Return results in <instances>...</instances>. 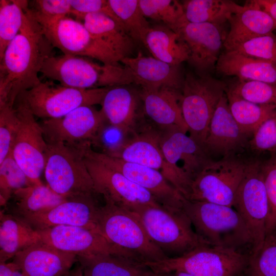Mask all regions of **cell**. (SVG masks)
<instances>
[{
    "instance_id": "obj_6",
    "label": "cell",
    "mask_w": 276,
    "mask_h": 276,
    "mask_svg": "<svg viewBox=\"0 0 276 276\" xmlns=\"http://www.w3.org/2000/svg\"><path fill=\"white\" fill-rule=\"evenodd\" d=\"M97 216V228L111 243L139 256L144 262L168 258L153 242L133 212L104 199Z\"/></svg>"
},
{
    "instance_id": "obj_20",
    "label": "cell",
    "mask_w": 276,
    "mask_h": 276,
    "mask_svg": "<svg viewBox=\"0 0 276 276\" xmlns=\"http://www.w3.org/2000/svg\"><path fill=\"white\" fill-rule=\"evenodd\" d=\"M100 206L94 194L78 195L67 198L48 211L22 219L36 230L66 225L86 227L99 232L97 220Z\"/></svg>"
},
{
    "instance_id": "obj_50",
    "label": "cell",
    "mask_w": 276,
    "mask_h": 276,
    "mask_svg": "<svg viewBox=\"0 0 276 276\" xmlns=\"http://www.w3.org/2000/svg\"><path fill=\"white\" fill-rule=\"evenodd\" d=\"M0 276H25L14 262L0 263Z\"/></svg>"
},
{
    "instance_id": "obj_45",
    "label": "cell",
    "mask_w": 276,
    "mask_h": 276,
    "mask_svg": "<svg viewBox=\"0 0 276 276\" xmlns=\"http://www.w3.org/2000/svg\"><path fill=\"white\" fill-rule=\"evenodd\" d=\"M261 168L269 207L267 235L276 229V155L261 163Z\"/></svg>"
},
{
    "instance_id": "obj_12",
    "label": "cell",
    "mask_w": 276,
    "mask_h": 276,
    "mask_svg": "<svg viewBox=\"0 0 276 276\" xmlns=\"http://www.w3.org/2000/svg\"><path fill=\"white\" fill-rule=\"evenodd\" d=\"M161 134V129L145 121L122 148L112 157L159 171L186 197L191 181L166 161L160 146Z\"/></svg>"
},
{
    "instance_id": "obj_43",
    "label": "cell",
    "mask_w": 276,
    "mask_h": 276,
    "mask_svg": "<svg viewBox=\"0 0 276 276\" xmlns=\"http://www.w3.org/2000/svg\"><path fill=\"white\" fill-rule=\"evenodd\" d=\"M232 51L247 57L276 63V34L272 32L254 38Z\"/></svg>"
},
{
    "instance_id": "obj_28",
    "label": "cell",
    "mask_w": 276,
    "mask_h": 276,
    "mask_svg": "<svg viewBox=\"0 0 276 276\" xmlns=\"http://www.w3.org/2000/svg\"><path fill=\"white\" fill-rule=\"evenodd\" d=\"M216 71L242 81H256L276 85V63L247 57L235 51L222 52Z\"/></svg>"
},
{
    "instance_id": "obj_22",
    "label": "cell",
    "mask_w": 276,
    "mask_h": 276,
    "mask_svg": "<svg viewBox=\"0 0 276 276\" xmlns=\"http://www.w3.org/2000/svg\"><path fill=\"white\" fill-rule=\"evenodd\" d=\"M248 136L233 118L225 93L212 118L203 148L211 158L212 155L223 157L235 154L245 146Z\"/></svg>"
},
{
    "instance_id": "obj_39",
    "label": "cell",
    "mask_w": 276,
    "mask_h": 276,
    "mask_svg": "<svg viewBox=\"0 0 276 276\" xmlns=\"http://www.w3.org/2000/svg\"><path fill=\"white\" fill-rule=\"evenodd\" d=\"M147 18L161 22L174 31L187 21L182 3L175 0H139Z\"/></svg>"
},
{
    "instance_id": "obj_29",
    "label": "cell",
    "mask_w": 276,
    "mask_h": 276,
    "mask_svg": "<svg viewBox=\"0 0 276 276\" xmlns=\"http://www.w3.org/2000/svg\"><path fill=\"white\" fill-rule=\"evenodd\" d=\"M83 276H157L144 262L112 254L77 256Z\"/></svg>"
},
{
    "instance_id": "obj_32",
    "label": "cell",
    "mask_w": 276,
    "mask_h": 276,
    "mask_svg": "<svg viewBox=\"0 0 276 276\" xmlns=\"http://www.w3.org/2000/svg\"><path fill=\"white\" fill-rule=\"evenodd\" d=\"M143 44L153 57L172 65L188 61L189 48L179 33L164 25L150 27Z\"/></svg>"
},
{
    "instance_id": "obj_35",
    "label": "cell",
    "mask_w": 276,
    "mask_h": 276,
    "mask_svg": "<svg viewBox=\"0 0 276 276\" xmlns=\"http://www.w3.org/2000/svg\"><path fill=\"white\" fill-rule=\"evenodd\" d=\"M233 3L226 0H185L181 2L188 22L219 25L227 21Z\"/></svg>"
},
{
    "instance_id": "obj_21",
    "label": "cell",
    "mask_w": 276,
    "mask_h": 276,
    "mask_svg": "<svg viewBox=\"0 0 276 276\" xmlns=\"http://www.w3.org/2000/svg\"><path fill=\"white\" fill-rule=\"evenodd\" d=\"M160 146L167 163L191 182L213 160L201 145L179 129L162 130Z\"/></svg>"
},
{
    "instance_id": "obj_7",
    "label": "cell",
    "mask_w": 276,
    "mask_h": 276,
    "mask_svg": "<svg viewBox=\"0 0 276 276\" xmlns=\"http://www.w3.org/2000/svg\"><path fill=\"white\" fill-rule=\"evenodd\" d=\"M227 86L210 74L187 73L180 92L179 104L189 136L202 146L209 124Z\"/></svg>"
},
{
    "instance_id": "obj_41",
    "label": "cell",
    "mask_w": 276,
    "mask_h": 276,
    "mask_svg": "<svg viewBox=\"0 0 276 276\" xmlns=\"http://www.w3.org/2000/svg\"><path fill=\"white\" fill-rule=\"evenodd\" d=\"M227 88L248 101L276 106V85L260 81L239 80Z\"/></svg>"
},
{
    "instance_id": "obj_4",
    "label": "cell",
    "mask_w": 276,
    "mask_h": 276,
    "mask_svg": "<svg viewBox=\"0 0 276 276\" xmlns=\"http://www.w3.org/2000/svg\"><path fill=\"white\" fill-rule=\"evenodd\" d=\"M40 73L63 86L78 89L112 87L133 83L131 72L125 65L100 64L86 57L71 55L50 57Z\"/></svg>"
},
{
    "instance_id": "obj_47",
    "label": "cell",
    "mask_w": 276,
    "mask_h": 276,
    "mask_svg": "<svg viewBox=\"0 0 276 276\" xmlns=\"http://www.w3.org/2000/svg\"><path fill=\"white\" fill-rule=\"evenodd\" d=\"M34 3L35 8L31 10L38 21L56 20L71 13L69 0H37Z\"/></svg>"
},
{
    "instance_id": "obj_10",
    "label": "cell",
    "mask_w": 276,
    "mask_h": 276,
    "mask_svg": "<svg viewBox=\"0 0 276 276\" xmlns=\"http://www.w3.org/2000/svg\"><path fill=\"white\" fill-rule=\"evenodd\" d=\"M250 162L235 154L212 160L192 180L186 199L233 206Z\"/></svg>"
},
{
    "instance_id": "obj_2",
    "label": "cell",
    "mask_w": 276,
    "mask_h": 276,
    "mask_svg": "<svg viewBox=\"0 0 276 276\" xmlns=\"http://www.w3.org/2000/svg\"><path fill=\"white\" fill-rule=\"evenodd\" d=\"M182 209L196 233L208 245L242 252L248 248L253 250L251 232L233 206L185 199Z\"/></svg>"
},
{
    "instance_id": "obj_31",
    "label": "cell",
    "mask_w": 276,
    "mask_h": 276,
    "mask_svg": "<svg viewBox=\"0 0 276 276\" xmlns=\"http://www.w3.org/2000/svg\"><path fill=\"white\" fill-rule=\"evenodd\" d=\"M40 241L38 232L27 222L1 211L0 263L6 262L19 251Z\"/></svg>"
},
{
    "instance_id": "obj_46",
    "label": "cell",
    "mask_w": 276,
    "mask_h": 276,
    "mask_svg": "<svg viewBox=\"0 0 276 276\" xmlns=\"http://www.w3.org/2000/svg\"><path fill=\"white\" fill-rule=\"evenodd\" d=\"M248 144L257 152L276 151V111L257 128Z\"/></svg>"
},
{
    "instance_id": "obj_5",
    "label": "cell",
    "mask_w": 276,
    "mask_h": 276,
    "mask_svg": "<svg viewBox=\"0 0 276 276\" xmlns=\"http://www.w3.org/2000/svg\"><path fill=\"white\" fill-rule=\"evenodd\" d=\"M249 254L203 245L180 257L144 263L156 274L181 271L193 276H241Z\"/></svg>"
},
{
    "instance_id": "obj_40",
    "label": "cell",
    "mask_w": 276,
    "mask_h": 276,
    "mask_svg": "<svg viewBox=\"0 0 276 276\" xmlns=\"http://www.w3.org/2000/svg\"><path fill=\"white\" fill-rule=\"evenodd\" d=\"M33 184L14 158L12 152L0 163L1 206H6L15 191Z\"/></svg>"
},
{
    "instance_id": "obj_16",
    "label": "cell",
    "mask_w": 276,
    "mask_h": 276,
    "mask_svg": "<svg viewBox=\"0 0 276 276\" xmlns=\"http://www.w3.org/2000/svg\"><path fill=\"white\" fill-rule=\"evenodd\" d=\"M81 147L92 157L146 189L161 205L168 209H182L186 198L159 171L95 151L89 142L82 143Z\"/></svg>"
},
{
    "instance_id": "obj_52",
    "label": "cell",
    "mask_w": 276,
    "mask_h": 276,
    "mask_svg": "<svg viewBox=\"0 0 276 276\" xmlns=\"http://www.w3.org/2000/svg\"><path fill=\"white\" fill-rule=\"evenodd\" d=\"M63 276H83L81 267L79 265L76 268L71 269Z\"/></svg>"
},
{
    "instance_id": "obj_33",
    "label": "cell",
    "mask_w": 276,
    "mask_h": 276,
    "mask_svg": "<svg viewBox=\"0 0 276 276\" xmlns=\"http://www.w3.org/2000/svg\"><path fill=\"white\" fill-rule=\"evenodd\" d=\"M66 198L55 193L48 185L33 184L15 191L10 199L11 206L5 212L23 219L48 211Z\"/></svg>"
},
{
    "instance_id": "obj_8",
    "label": "cell",
    "mask_w": 276,
    "mask_h": 276,
    "mask_svg": "<svg viewBox=\"0 0 276 276\" xmlns=\"http://www.w3.org/2000/svg\"><path fill=\"white\" fill-rule=\"evenodd\" d=\"M47 144L44 174L49 187L65 198L96 194L79 144Z\"/></svg>"
},
{
    "instance_id": "obj_36",
    "label": "cell",
    "mask_w": 276,
    "mask_h": 276,
    "mask_svg": "<svg viewBox=\"0 0 276 276\" xmlns=\"http://www.w3.org/2000/svg\"><path fill=\"white\" fill-rule=\"evenodd\" d=\"M114 13L135 41L143 44L151 26L144 16L139 0H108Z\"/></svg>"
},
{
    "instance_id": "obj_34",
    "label": "cell",
    "mask_w": 276,
    "mask_h": 276,
    "mask_svg": "<svg viewBox=\"0 0 276 276\" xmlns=\"http://www.w3.org/2000/svg\"><path fill=\"white\" fill-rule=\"evenodd\" d=\"M230 111L242 130L249 136L275 111L273 105H261L248 101L226 88Z\"/></svg>"
},
{
    "instance_id": "obj_19",
    "label": "cell",
    "mask_w": 276,
    "mask_h": 276,
    "mask_svg": "<svg viewBox=\"0 0 276 276\" xmlns=\"http://www.w3.org/2000/svg\"><path fill=\"white\" fill-rule=\"evenodd\" d=\"M107 122L101 110L82 106L61 118L44 120L40 126L47 143L74 145L90 142Z\"/></svg>"
},
{
    "instance_id": "obj_24",
    "label": "cell",
    "mask_w": 276,
    "mask_h": 276,
    "mask_svg": "<svg viewBox=\"0 0 276 276\" xmlns=\"http://www.w3.org/2000/svg\"><path fill=\"white\" fill-rule=\"evenodd\" d=\"M227 21L229 30L223 44L225 51L233 50L248 40L276 30V21L248 1L243 6L233 3Z\"/></svg>"
},
{
    "instance_id": "obj_14",
    "label": "cell",
    "mask_w": 276,
    "mask_h": 276,
    "mask_svg": "<svg viewBox=\"0 0 276 276\" xmlns=\"http://www.w3.org/2000/svg\"><path fill=\"white\" fill-rule=\"evenodd\" d=\"M233 207L243 218L251 232L254 240V250L266 236L269 214L260 162H250L237 190Z\"/></svg>"
},
{
    "instance_id": "obj_26",
    "label": "cell",
    "mask_w": 276,
    "mask_h": 276,
    "mask_svg": "<svg viewBox=\"0 0 276 276\" xmlns=\"http://www.w3.org/2000/svg\"><path fill=\"white\" fill-rule=\"evenodd\" d=\"M180 92L168 87L142 88L140 91L145 116L161 130L188 132L179 104Z\"/></svg>"
},
{
    "instance_id": "obj_11",
    "label": "cell",
    "mask_w": 276,
    "mask_h": 276,
    "mask_svg": "<svg viewBox=\"0 0 276 276\" xmlns=\"http://www.w3.org/2000/svg\"><path fill=\"white\" fill-rule=\"evenodd\" d=\"M38 22L53 47L63 54L88 57L105 64L120 65V58L78 20L66 16Z\"/></svg>"
},
{
    "instance_id": "obj_9",
    "label": "cell",
    "mask_w": 276,
    "mask_h": 276,
    "mask_svg": "<svg viewBox=\"0 0 276 276\" xmlns=\"http://www.w3.org/2000/svg\"><path fill=\"white\" fill-rule=\"evenodd\" d=\"M109 88L78 89L56 84L50 80L22 92L16 101L26 106L35 117L56 119L80 106L101 104Z\"/></svg>"
},
{
    "instance_id": "obj_48",
    "label": "cell",
    "mask_w": 276,
    "mask_h": 276,
    "mask_svg": "<svg viewBox=\"0 0 276 276\" xmlns=\"http://www.w3.org/2000/svg\"><path fill=\"white\" fill-rule=\"evenodd\" d=\"M70 3L72 8L71 14L75 16L78 19L83 20L87 14L103 13L120 22L111 9L108 1L70 0Z\"/></svg>"
},
{
    "instance_id": "obj_44",
    "label": "cell",
    "mask_w": 276,
    "mask_h": 276,
    "mask_svg": "<svg viewBox=\"0 0 276 276\" xmlns=\"http://www.w3.org/2000/svg\"><path fill=\"white\" fill-rule=\"evenodd\" d=\"M19 123L14 107L0 106V163L12 152Z\"/></svg>"
},
{
    "instance_id": "obj_30",
    "label": "cell",
    "mask_w": 276,
    "mask_h": 276,
    "mask_svg": "<svg viewBox=\"0 0 276 276\" xmlns=\"http://www.w3.org/2000/svg\"><path fill=\"white\" fill-rule=\"evenodd\" d=\"M83 20L90 33L112 50L121 61L131 57L135 41L120 22L103 13L87 14Z\"/></svg>"
},
{
    "instance_id": "obj_17",
    "label": "cell",
    "mask_w": 276,
    "mask_h": 276,
    "mask_svg": "<svg viewBox=\"0 0 276 276\" xmlns=\"http://www.w3.org/2000/svg\"><path fill=\"white\" fill-rule=\"evenodd\" d=\"M37 231L42 242L77 256L112 254L144 262L135 254L116 245L95 230L60 225Z\"/></svg>"
},
{
    "instance_id": "obj_23",
    "label": "cell",
    "mask_w": 276,
    "mask_h": 276,
    "mask_svg": "<svg viewBox=\"0 0 276 276\" xmlns=\"http://www.w3.org/2000/svg\"><path fill=\"white\" fill-rule=\"evenodd\" d=\"M13 262L25 276H63L77 262V256L40 241L17 253Z\"/></svg>"
},
{
    "instance_id": "obj_37",
    "label": "cell",
    "mask_w": 276,
    "mask_h": 276,
    "mask_svg": "<svg viewBox=\"0 0 276 276\" xmlns=\"http://www.w3.org/2000/svg\"><path fill=\"white\" fill-rule=\"evenodd\" d=\"M26 1H0V60L24 23Z\"/></svg>"
},
{
    "instance_id": "obj_49",
    "label": "cell",
    "mask_w": 276,
    "mask_h": 276,
    "mask_svg": "<svg viewBox=\"0 0 276 276\" xmlns=\"http://www.w3.org/2000/svg\"><path fill=\"white\" fill-rule=\"evenodd\" d=\"M250 4L267 12L276 21V0H250Z\"/></svg>"
},
{
    "instance_id": "obj_15",
    "label": "cell",
    "mask_w": 276,
    "mask_h": 276,
    "mask_svg": "<svg viewBox=\"0 0 276 276\" xmlns=\"http://www.w3.org/2000/svg\"><path fill=\"white\" fill-rule=\"evenodd\" d=\"M14 108L19 123L12 155L33 184L42 183L40 177L44 170L48 148L43 130L22 103L16 101Z\"/></svg>"
},
{
    "instance_id": "obj_38",
    "label": "cell",
    "mask_w": 276,
    "mask_h": 276,
    "mask_svg": "<svg viewBox=\"0 0 276 276\" xmlns=\"http://www.w3.org/2000/svg\"><path fill=\"white\" fill-rule=\"evenodd\" d=\"M241 276H276V229L249 254Z\"/></svg>"
},
{
    "instance_id": "obj_25",
    "label": "cell",
    "mask_w": 276,
    "mask_h": 276,
    "mask_svg": "<svg viewBox=\"0 0 276 276\" xmlns=\"http://www.w3.org/2000/svg\"><path fill=\"white\" fill-rule=\"evenodd\" d=\"M130 71L133 83L142 88L168 87L180 91L184 82L180 65L168 64L153 57H147L139 52L136 57L121 61Z\"/></svg>"
},
{
    "instance_id": "obj_3",
    "label": "cell",
    "mask_w": 276,
    "mask_h": 276,
    "mask_svg": "<svg viewBox=\"0 0 276 276\" xmlns=\"http://www.w3.org/2000/svg\"><path fill=\"white\" fill-rule=\"evenodd\" d=\"M132 212L168 258L180 257L199 246L208 245L196 233L183 209L146 205Z\"/></svg>"
},
{
    "instance_id": "obj_18",
    "label": "cell",
    "mask_w": 276,
    "mask_h": 276,
    "mask_svg": "<svg viewBox=\"0 0 276 276\" xmlns=\"http://www.w3.org/2000/svg\"><path fill=\"white\" fill-rule=\"evenodd\" d=\"M222 26L187 20L175 31L187 44L190 52L188 61L197 74H210L216 68L227 35Z\"/></svg>"
},
{
    "instance_id": "obj_42",
    "label": "cell",
    "mask_w": 276,
    "mask_h": 276,
    "mask_svg": "<svg viewBox=\"0 0 276 276\" xmlns=\"http://www.w3.org/2000/svg\"><path fill=\"white\" fill-rule=\"evenodd\" d=\"M135 132H130L107 122L99 130L90 142L91 147L110 156L120 150Z\"/></svg>"
},
{
    "instance_id": "obj_1",
    "label": "cell",
    "mask_w": 276,
    "mask_h": 276,
    "mask_svg": "<svg viewBox=\"0 0 276 276\" xmlns=\"http://www.w3.org/2000/svg\"><path fill=\"white\" fill-rule=\"evenodd\" d=\"M53 46L28 6L22 26L0 60V106L14 107L22 92L38 85L45 61L53 56Z\"/></svg>"
},
{
    "instance_id": "obj_51",
    "label": "cell",
    "mask_w": 276,
    "mask_h": 276,
    "mask_svg": "<svg viewBox=\"0 0 276 276\" xmlns=\"http://www.w3.org/2000/svg\"><path fill=\"white\" fill-rule=\"evenodd\" d=\"M157 276H193L190 274L181 271H174L160 274H157Z\"/></svg>"
},
{
    "instance_id": "obj_13",
    "label": "cell",
    "mask_w": 276,
    "mask_h": 276,
    "mask_svg": "<svg viewBox=\"0 0 276 276\" xmlns=\"http://www.w3.org/2000/svg\"><path fill=\"white\" fill-rule=\"evenodd\" d=\"M79 146L96 194H101L104 199L131 212L146 205H160L146 189L92 157L83 151L80 144Z\"/></svg>"
},
{
    "instance_id": "obj_27",
    "label": "cell",
    "mask_w": 276,
    "mask_h": 276,
    "mask_svg": "<svg viewBox=\"0 0 276 276\" xmlns=\"http://www.w3.org/2000/svg\"><path fill=\"white\" fill-rule=\"evenodd\" d=\"M140 92L122 86L109 88L101 104L107 122L130 132H135L145 121Z\"/></svg>"
}]
</instances>
